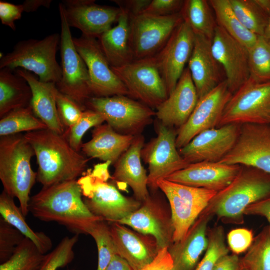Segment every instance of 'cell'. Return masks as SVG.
<instances>
[{
  "label": "cell",
  "mask_w": 270,
  "mask_h": 270,
  "mask_svg": "<svg viewBox=\"0 0 270 270\" xmlns=\"http://www.w3.org/2000/svg\"><path fill=\"white\" fill-rule=\"evenodd\" d=\"M28 210L39 220L57 222L78 235L87 234L94 222L103 220L87 208L78 180L43 187L30 198Z\"/></svg>",
  "instance_id": "cell-1"
},
{
  "label": "cell",
  "mask_w": 270,
  "mask_h": 270,
  "mask_svg": "<svg viewBox=\"0 0 270 270\" xmlns=\"http://www.w3.org/2000/svg\"><path fill=\"white\" fill-rule=\"evenodd\" d=\"M38 166L37 181L44 188L77 180L86 172L89 159L74 150L66 134L48 128L26 132Z\"/></svg>",
  "instance_id": "cell-2"
},
{
  "label": "cell",
  "mask_w": 270,
  "mask_h": 270,
  "mask_svg": "<svg viewBox=\"0 0 270 270\" xmlns=\"http://www.w3.org/2000/svg\"><path fill=\"white\" fill-rule=\"evenodd\" d=\"M241 166L233 182L216 194L202 213L223 222L240 224L249 206L270 197V174Z\"/></svg>",
  "instance_id": "cell-3"
},
{
  "label": "cell",
  "mask_w": 270,
  "mask_h": 270,
  "mask_svg": "<svg viewBox=\"0 0 270 270\" xmlns=\"http://www.w3.org/2000/svg\"><path fill=\"white\" fill-rule=\"evenodd\" d=\"M34 150L24 136L19 134L0 137V179L4 190L17 198L26 216L32 188L37 180V172L32 168Z\"/></svg>",
  "instance_id": "cell-4"
},
{
  "label": "cell",
  "mask_w": 270,
  "mask_h": 270,
  "mask_svg": "<svg viewBox=\"0 0 270 270\" xmlns=\"http://www.w3.org/2000/svg\"><path fill=\"white\" fill-rule=\"evenodd\" d=\"M60 34H50L41 40L30 39L18 42L10 53L0 58V70L20 68L38 76L45 83L58 84L62 78L61 66L56 55Z\"/></svg>",
  "instance_id": "cell-5"
},
{
  "label": "cell",
  "mask_w": 270,
  "mask_h": 270,
  "mask_svg": "<svg viewBox=\"0 0 270 270\" xmlns=\"http://www.w3.org/2000/svg\"><path fill=\"white\" fill-rule=\"evenodd\" d=\"M157 188L166 195L171 208L173 244L182 241L218 192L162 180Z\"/></svg>",
  "instance_id": "cell-6"
},
{
  "label": "cell",
  "mask_w": 270,
  "mask_h": 270,
  "mask_svg": "<svg viewBox=\"0 0 270 270\" xmlns=\"http://www.w3.org/2000/svg\"><path fill=\"white\" fill-rule=\"evenodd\" d=\"M83 200L95 216L117 222L138 210L142 202L122 195L116 187L94 175L91 170L78 180Z\"/></svg>",
  "instance_id": "cell-7"
},
{
  "label": "cell",
  "mask_w": 270,
  "mask_h": 270,
  "mask_svg": "<svg viewBox=\"0 0 270 270\" xmlns=\"http://www.w3.org/2000/svg\"><path fill=\"white\" fill-rule=\"evenodd\" d=\"M61 22L60 56L62 76L58 89L76 102L84 110L88 100L94 97L86 65L74 42L70 27L61 3L58 6Z\"/></svg>",
  "instance_id": "cell-8"
},
{
  "label": "cell",
  "mask_w": 270,
  "mask_h": 270,
  "mask_svg": "<svg viewBox=\"0 0 270 270\" xmlns=\"http://www.w3.org/2000/svg\"><path fill=\"white\" fill-rule=\"evenodd\" d=\"M86 106L100 113L107 124L123 134H140L156 116L152 108L123 95L92 97Z\"/></svg>",
  "instance_id": "cell-9"
},
{
  "label": "cell",
  "mask_w": 270,
  "mask_h": 270,
  "mask_svg": "<svg viewBox=\"0 0 270 270\" xmlns=\"http://www.w3.org/2000/svg\"><path fill=\"white\" fill-rule=\"evenodd\" d=\"M244 124H270V82L250 78L232 94L218 128Z\"/></svg>",
  "instance_id": "cell-10"
},
{
  "label": "cell",
  "mask_w": 270,
  "mask_h": 270,
  "mask_svg": "<svg viewBox=\"0 0 270 270\" xmlns=\"http://www.w3.org/2000/svg\"><path fill=\"white\" fill-rule=\"evenodd\" d=\"M112 68L126 86L128 96L150 108L156 109L168 98L167 87L154 57Z\"/></svg>",
  "instance_id": "cell-11"
},
{
  "label": "cell",
  "mask_w": 270,
  "mask_h": 270,
  "mask_svg": "<svg viewBox=\"0 0 270 270\" xmlns=\"http://www.w3.org/2000/svg\"><path fill=\"white\" fill-rule=\"evenodd\" d=\"M183 21L180 12L166 16L143 13L130 18L134 60L156 56Z\"/></svg>",
  "instance_id": "cell-12"
},
{
  "label": "cell",
  "mask_w": 270,
  "mask_h": 270,
  "mask_svg": "<svg viewBox=\"0 0 270 270\" xmlns=\"http://www.w3.org/2000/svg\"><path fill=\"white\" fill-rule=\"evenodd\" d=\"M74 42L88 68L94 97L128 96L126 86L112 70L96 38L82 34L74 38Z\"/></svg>",
  "instance_id": "cell-13"
},
{
  "label": "cell",
  "mask_w": 270,
  "mask_h": 270,
  "mask_svg": "<svg viewBox=\"0 0 270 270\" xmlns=\"http://www.w3.org/2000/svg\"><path fill=\"white\" fill-rule=\"evenodd\" d=\"M177 132L162 124L157 136L144 146L142 158L148 166V186L157 189V183L186 168L188 164L176 146Z\"/></svg>",
  "instance_id": "cell-14"
},
{
  "label": "cell",
  "mask_w": 270,
  "mask_h": 270,
  "mask_svg": "<svg viewBox=\"0 0 270 270\" xmlns=\"http://www.w3.org/2000/svg\"><path fill=\"white\" fill-rule=\"evenodd\" d=\"M220 162L252 167L270 174V124H242L234 146Z\"/></svg>",
  "instance_id": "cell-15"
},
{
  "label": "cell",
  "mask_w": 270,
  "mask_h": 270,
  "mask_svg": "<svg viewBox=\"0 0 270 270\" xmlns=\"http://www.w3.org/2000/svg\"><path fill=\"white\" fill-rule=\"evenodd\" d=\"M232 95L224 80L199 99L188 120L177 132L176 144L178 150L200 133L218 127Z\"/></svg>",
  "instance_id": "cell-16"
},
{
  "label": "cell",
  "mask_w": 270,
  "mask_h": 270,
  "mask_svg": "<svg viewBox=\"0 0 270 270\" xmlns=\"http://www.w3.org/2000/svg\"><path fill=\"white\" fill-rule=\"evenodd\" d=\"M241 125L229 124L205 130L179 150V152L188 164L220 162L234 146Z\"/></svg>",
  "instance_id": "cell-17"
},
{
  "label": "cell",
  "mask_w": 270,
  "mask_h": 270,
  "mask_svg": "<svg viewBox=\"0 0 270 270\" xmlns=\"http://www.w3.org/2000/svg\"><path fill=\"white\" fill-rule=\"evenodd\" d=\"M195 34L184 22L176 30L162 50L154 57L166 86L168 96L175 88L191 56Z\"/></svg>",
  "instance_id": "cell-18"
},
{
  "label": "cell",
  "mask_w": 270,
  "mask_h": 270,
  "mask_svg": "<svg viewBox=\"0 0 270 270\" xmlns=\"http://www.w3.org/2000/svg\"><path fill=\"white\" fill-rule=\"evenodd\" d=\"M61 4L70 27L96 38L112 28L121 12L119 8L97 4L94 0H65Z\"/></svg>",
  "instance_id": "cell-19"
},
{
  "label": "cell",
  "mask_w": 270,
  "mask_h": 270,
  "mask_svg": "<svg viewBox=\"0 0 270 270\" xmlns=\"http://www.w3.org/2000/svg\"><path fill=\"white\" fill-rule=\"evenodd\" d=\"M212 48L214 58L224 70L225 80L234 94L250 78L248 50L218 25Z\"/></svg>",
  "instance_id": "cell-20"
},
{
  "label": "cell",
  "mask_w": 270,
  "mask_h": 270,
  "mask_svg": "<svg viewBox=\"0 0 270 270\" xmlns=\"http://www.w3.org/2000/svg\"><path fill=\"white\" fill-rule=\"evenodd\" d=\"M238 164L203 162L190 164L166 180L188 186L218 192L228 186L239 174Z\"/></svg>",
  "instance_id": "cell-21"
},
{
  "label": "cell",
  "mask_w": 270,
  "mask_h": 270,
  "mask_svg": "<svg viewBox=\"0 0 270 270\" xmlns=\"http://www.w3.org/2000/svg\"><path fill=\"white\" fill-rule=\"evenodd\" d=\"M136 210L117 223L134 230L154 237L159 250L170 248L173 244L174 227L171 216L150 196Z\"/></svg>",
  "instance_id": "cell-22"
},
{
  "label": "cell",
  "mask_w": 270,
  "mask_h": 270,
  "mask_svg": "<svg viewBox=\"0 0 270 270\" xmlns=\"http://www.w3.org/2000/svg\"><path fill=\"white\" fill-rule=\"evenodd\" d=\"M198 100L196 88L187 68L168 98L156 108V116L162 124L180 128L188 120Z\"/></svg>",
  "instance_id": "cell-23"
},
{
  "label": "cell",
  "mask_w": 270,
  "mask_h": 270,
  "mask_svg": "<svg viewBox=\"0 0 270 270\" xmlns=\"http://www.w3.org/2000/svg\"><path fill=\"white\" fill-rule=\"evenodd\" d=\"M111 224L110 232L118 254L127 262L132 270H141L153 261L160 250L154 237L119 223Z\"/></svg>",
  "instance_id": "cell-24"
},
{
  "label": "cell",
  "mask_w": 270,
  "mask_h": 270,
  "mask_svg": "<svg viewBox=\"0 0 270 270\" xmlns=\"http://www.w3.org/2000/svg\"><path fill=\"white\" fill-rule=\"evenodd\" d=\"M144 138L138 134L130 148L114 164L112 180L118 186L122 184L130 186L136 200L142 202L149 198L148 174L142 164V150Z\"/></svg>",
  "instance_id": "cell-25"
},
{
  "label": "cell",
  "mask_w": 270,
  "mask_h": 270,
  "mask_svg": "<svg viewBox=\"0 0 270 270\" xmlns=\"http://www.w3.org/2000/svg\"><path fill=\"white\" fill-rule=\"evenodd\" d=\"M212 42L205 36L195 34L194 46L188 62L199 99L222 82L220 65L213 54Z\"/></svg>",
  "instance_id": "cell-26"
},
{
  "label": "cell",
  "mask_w": 270,
  "mask_h": 270,
  "mask_svg": "<svg viewBox=\"0 0 270 270\" xmlns=\"http://www.w3.org/2000/svg\"><path fill=\"white\" fill-rule=\"evenodd\" d=\"M213 218L202 213L184 238L168 248L174 262L173 270H196L208 246V224Z\"/></svg>",
  "instance_id": "cell-27"
},
{
  "label": "cell",
  "mask_w": 270,
  "mask_h": 270,
  "mask_svg": "<svg viewBox=\"0 0 270 270\" xmlns=\"http://www.w3.org/2000/svg\"><path fill=\"white\" fill-rule=\"evenodd\" d=\"M16 72L23 77L31 88L32 97L30 106L34 115L48 129L64 134L65 127L59 116L56 103V84L41 82L32 72L22 69L18 68Z\"/></svg>",
  "instance_id": "cell-28"
},
{
  "label": "cell",
  "mask_w": 270,
  "mask_h": 270,
  "mask_svg": "<svg viewBox=\"0 0 270 270\" xmlns=\"http://www.w3.org/2000/svg\"><path fill=\"white\" fill-rule=\"evenodd\" d=\"M91 140L83 144L82 150L87 156L115 164L130 148L134 136L123 134L114 130L108 124L94 128Z\"/></svg>",
  "instance_id": "cell-29"
},
{
  "label": "cell",
  "mask_w": 270,
  "mask_h": 270,
  "mask_svg": "<svg viewBox=\"0 0 270 270\" xmlns=\"http://www.w3.org/2000/svg\"><path fill=\"white\" fill-rule=\"evenodd\" d=\"M98 39L111 67H121L134 60L130 18L125 11L121 10L117 26L103 34Z\"/></svg>",
  "instance_id": "cell-30"
},
{
  "label": "cell",
  "mask_w": 270,
  "mask_h": 270,
  "mask_svg": "<svg viewBox=\"0 0 270 270\" xmlns=\"http://www.w3.org/2000/svg\"><path fill=\"white\" fill-rule=\"evenodd\" d=\"M12 70H0V118L16 110L30 106L32 97L27 81Z\"/></svg>",
  "instance_id": "cell-31"
},
{
  "label": "cell",
  "mask_w": 270,
  "mask_h": 270,
  "mask_svg": "<svg viewBox=\"0 0 270 270\" xmlns=\"http://www.w3.org/2000/svg\"><path fill=\"white\" fill-rule=\"evenodd\" d=\"M0 213L2 218L32 240L42 254H46L52 249L50 238L43 232H36L31 228L20 208L16 204L14 198L4 190L0 196Z\"/></svg>",
  "instance_id": "cell-32"
},
{
  "label": "cell",
  "mask_w": 270,
  "mask_h": 270,
  "mask_svg": "<svg viewBox=\"0 0 270 270\" xmlns=\"http://www.w3.org/2000/svg\"><path fill=\"white\" fill-rule=\"evenodd\" d=\"M208 2L214 12L219 26L248 50L256 44L258 36L241 23L232 8L230 0H210Z\"/></svg>",
  "instance_id": "cell-33"
},
{
  "label": "cell",
  "mask_w": 270,
  "mask_h": 270,
  "mask_svg": "<svg viewBox=\"0 0 270 270\" xmlns=\"http://www.w3.org/2000/svg\"><path fill=\"white\" fill-rule=\"evenodd\" d=\"M208 1L206 0H184L180 12L183 20L194 34H200L212 40L216 28Z\"/></svg>",
  "instance_id": "cell-34"
},
{
  "label": "cell",
  "mask_w": 270,
  "mask_h": 270,
  "mask_svg": "<svg viewBox=\"0 0 270 270\" xmlns=\"http://www.w3.org/2000/svg\"><path fill=\"white\" fill-rule=\"evenodd\" d=\"M46 128V125L34 115L31 106L12 111L0 120V137Z\"/></svg>",
  "instance_id": "cell-35"
},
{
  "label": "cell",
  "mask_w": 270,
  "mask_h": 270,
  "mask_svg": "<svg viewBox=\"0 0 270 270\" xmlns=\"http://www.w3.org/2000/svg\"><path fill=\"white\" fill-rule=\"evenodd\" d=\"M46 256L25 238L11 257L0 264V270H40Z\"/></svg>",
  "instance_id": "cell-36"
},
{
  "label": "cell",
  "mask_w": 270,
  "mask_h": 270,
  "mask_svg": "<svg viewBox=\"0 0 270 270\" xmlns=\"http://www.w3.org/2000/svg\"><path fill=\"white\" fill-rule=\"evenodd\" d=\"M232 8L241 23L258 36H264L270 17L254 0H230Z\"/></svg>",
  "instance_id": "cell-37"
},
{
  "label": "cell",
  "mask_w": 270,
  "mask_h": 270,
  "mask_svg": "<svg viewBox=\"0 0 270 270\" xmlns=\"http://www.w3.org/2000/svg\"><path fill=\"white\" fill-rule=\"evenodd\" d=\"M242 270H270V227H265L254 238L246 255L240 259Z\"/></svg>",
  "instance_id": "cell-38"
},
{
  "label": "cell",
  "mask_w": 270,
  "mask_h": 270,
  "mask_svg": "<svg viewBox=\"0 0 270 270\" xmlns=\"http://www.w3.org/2000/svg\"><path fill=\"white\" fill-rule=\"evenodd\" d=\"M248 50L250 78L258 82H270V44L258 36Z\"/></svg>",
  "instance_id": "cell-39"
},
{
  "label": "cell",
  "mask_w": 270,
  "mask_h": 270,
  "mask_svg": "<svg viewBox=\"0 0 270 270\" xmlns=\"http://www.w3.org/2000/svg\"><path fill=\"white\" fill-rule=\"evenodd\" d=\"M87 234L94 240L98 250L97 270H105L113 256L118 254L110 230L105 220H100L94 222L87 230Z\"/></svg>",
  "instance_id": "cell-40"
},
{
  "label": "cell",
  "mask_w": 270,
  "mask_h": 270,
  "mask_svg": "<svg viewBox=\"0 0 270 270\" xmlns=\"http://www.w3.org/2000/svg\"><path fill=\"white\" fill-rule=\"evenodd\" d=\"M208 246L205 254L196 270H213L219 261L229 254L222 226L214 227L208 230Z\"/></svg>",
  "instance_id": "cell-41"
},
{
  "label": "cell",
  "mask_w": 270,
  "mask_h": 270,
  "mask_svg": "<svg viewBox=\"0 0 270 270\" xmlns=\"http://www.w3.org/2000/svg\"><path fill=\"white\" fill-rule=\"evenodd\" d=\"M79 235L64 238L56 248L46 254L40 270H58L71 263L74 258V247L78 240Z\"/></svg>",
  "instance_id": "cell-42"
},
{
  "label": "cell",
  "mask_w": 270,
  "mask_h": 270,
  "mask_svg": "<svg viewBox=\"0 0 270 270\" xmlns=\"http://www.w3.org/2000/svg\"><path fill=\"white\" fill-rule=\"evenodd\" d=\"M104 122V117L98 112L90 109L84 110L78 122L68 129L66 137L71 146L79 152L82 149V140L85 134L91 128L101 125Z\"/></svg>",
  "instance_id": "cell-43"
},
{
  "label": "cell",
  "mask_w": 270,
  "mask_h": 270,
  "mask_svg": "<svg viewBox=\"0 0 270 270\" xmlns=\"http://www.w3.org/2000/svg\"><path fill=\"white\" fill-rule=\"evenodd\" d=\"M26 237L18 230L0 219V262L2 264L14 252Z\"/></svg>",
  "instance_id": "cell-44"
},
{
  "label": "cell",
  "mask_w": 270,
  "mask_h": 270,
  "mask_svg": "<svg viewBox=\"0 0 270 270\" xmlns=\"http://www.w3.org/2000/svg\"><path fill=\"white\" fill-rule=\"evenodd\" d=\"M56 100L60 118L64 127L69 129L78 122L85 110L58 88L56 91Z\"/></svg>",
  "instance_id": "cell-45"
},
{
  "label": "cell",
  "mask_w": 270,
  "mask_h": 270,
  "mask_svg": "<svg viewBox=\"0 0 270 270\" xmlns=\"http://www.w3.org/2000/svg\"><path fill=\"white\" fill-rule=\"evenodd\" d=\"M254 238L252 232L246 228L233 230L227 236L230 250L233 254L238 256L247 252Z\"/></svg>",
  "instance_id": "cell-46"
},
{
  "label": "cell",
  "mask_w": 270,
  "mask_h": 270,
  "mask_svg": "<svg viewBox=\"0 0 270 270\" xmlns=\"http://www.w3.org/2000/svg\"><path fill=\"white\" fill-rule=\"evenodd\" d=\"M184 2L182 0H152L143 13L160 16H172L180 12Z\"/></svg>",
  "instance_id": "cell-47"
},
{
  "label": "cell",
  "mask_w": 270,
  "mask_h": 270,
  "mask_svg": "<svg viewBox=\"0 0 270 270\" xmlns=\"http://www.w3.org/2000/svg\"><path fill=\"white\" fill-rule=\"evenodd\" d=\"M24 12L22 4L16 5L0 1V20L2 24L16 30L15 22L21 18Z\"/></svg>",
  "instance_id": "cell-48"
},
{
  "label": "cell",
  "mask_w": 270,
  "mask_h": 270,
  "mask_svg": "<svg viewBox=\"0 0 270 270\" xmlns=\"http://www.w3.org/2000/svg\"><path fill=\"white\" fill-rule=\"evenodd\" d=\"M121 10L126 12L130 18L142 14L150 4L152 0H113Z\"/></svg>",
  "instance_id": "cell-49"
},
{
  "label": "cell",
  "mask_w": 270,
  "mask_h": 270,
  "mask_svg": "<svg viewBox=\"0 0 270 270\" xmlns=\"http://www.w3.org/2000/svg\"><path fill=\"white\" fill-rule=\"evenodd\" d=\"M168 248L160 250L153 261L141 270H173L174 262Z\"/></svg>",
  "instance_id": "cell-50"
},
{
  "label": "cell",
  "mask_w": 270,
  "mask_h": 270,
  "mask_svg": "<svg viewBox=\"0 0 270 270\" xmlns=\"http://www.w3.org/2000/svg\"><path fill=\"white\" fill-rule=\"evenodd\" d=\"M244 216H256L266 218L270 227V197L249 206L244 212Z\"/></svg>",
  "instance_id": "cell-51"
},
{
  "label": "cell",
  "mask_w": 270,
  "mask_h": 270,
  "mask_svg": "<svg viewBox=\"0 0 270 270\" xmlns=\"http://www.w3.org/2000/svg\"><path fill=\"white\" fill-rule=\"evenodd\" d=\"M213 270H242L240 259L238 255L228 254L219 261Z\"/></svg>",
  "instance_id": "cell-52"
},
{
  "label": "cell",
  "mask_w": 270,
  "mask_h": 270,
  "mask_svg": "<svg viewBox=\"0 0 270 270\" xmlns=\"http://www.w3.org/2000/svg\"><path fill=\"white\" fill-rule=\"evenodd\" d=\"M52 2V0H26L22 6L24 12H32L36 11L42 6L50 8Z\"/></svg>",
  "instance_id": "cell-53"
},
{
  "label": "cell",
  "mask_w": 270,
  "mask_h": 270,
  "mask_svg": "<svg viewBox=\"0 0 270 270\" xmlns=\"http://www.w3.org/2000/svg\"><path fill=\"white\" fill-rule=\"evenodd\" d=\"M105 270H132L127 262L118 254L114 255Z\"/></svg>",
  "instance_id": "cell-54"
},
{
  "label": "cell",
  "mask_w": 270,
  "mask_h": 270,
  "mask_svg": "<svg viewBox=\"0 0 270 270\" xmlns=\"http://www.w3.org/2000/svg\"><path fill=\"white\" fill-rule=\"evenodd\" d=\"M111 164L110 162L98 164L94 166V169L91 170V172L93 175L108 182L109 178H112L108 172V168Z\"/></svg>",
  "instance_id": "cell-55"
},
{
  "label": "cell",
  "mask_w": 270,
  "mask_h": 270,
  "mask_svg": "<svg viewBox=\"0 0 270 270\" xmlns=\"http://www.w3.org/2000/svg\"><path fill=\"white\" fill-rule=\"evenodd\" d=\"M260 9L270 18V0H254Z\"/></svg>",
  "instance_id": "cell-56"
},
{
  "label": "cell",
  "mask_w": 270,
  "mask_h": 270,
  "mask_svg": "<svg viewBox=\"0 0 270 270\" xmlns=\"http://www.w3.org/2000/svg\"><path fill=\"white\" fill-rule=\"evenodd\" d=\"M264 36L266 40L270 44V18L266 28Z\"/></svg>",
  "instance_id": "cell-57"
},
{
  "label": "cell",
  "mask_w": 270,
  "mask_h": 270,
  "mask_svg": "<svg viewBox=\"0 0 270 270\" xmlns=\"http://www.w3.org/2000/svg\"></svg>",
  "instance_id": "cell-58"
}]
</instances>
